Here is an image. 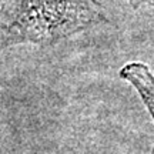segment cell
I'll use <instances>...</instances> for the list:
<instances>
[{
  "label": "cell",
  "mask_w": 154,
  "mask_h": 154,
  "mask_svg": "<svg viewBox=\"0 0 154 154\" xmlns=\"http://www.w3.org/2000/svg\"><path fill=\"white\" fill-rule=\"evenodd\" d=\"M109 23L99 0H2L0 53L19 44L53 46Z\"/></svg>",
  "instance_id": "1"
},
{
  "label": "cell",
  "mask_w": 154,
  "mask_h": 154,
  "mask_svg": "<svg viewBox=\"0 0 154 154\" xmlns=\"http://www.w3.org/2000/svg\"><path fill=\"white\" fill-rule=\"evenodd\" d=\"M119 74L134 87L154 121V74L150 67L141 61H131L121 67Z\"/></svg>",
  "instance_id": "2"
},
{
  "label": "cell",
  "mask_w": 154,
  "mask_h": 154,
  "mask_svg": "<svg viewBox=\"0 0 154 154\" xmlns=\"http://www.w3.org/2000/svg\"><path fill=\"white\" fill-rule=\"evenodd\" d=\"M131 9L137 10L143 6H154V0H126Z\"/></svg>",
  "instance_id": "3"
},
{
  "label": "cell",
  "mask_w": 154,
  "mask_h": 154,
  "mask_svg": "<svg viewBox=\"0 0 154 154\" xmlns=\"http://www.w3.org/2000/svg\"><path fill=\"white\" fill-rule=\"evenodd\" d=\"M150 154H154V147H153V150H151V153H150Z\"/></svg>",
  "instance_id": "4"
}]
</instances>
